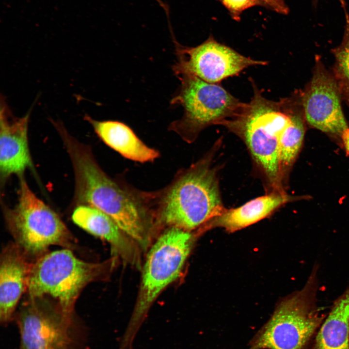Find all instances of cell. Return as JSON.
<instances>
[{
	"mask_svg": "<svg viewBox=\"0 0 349 349\" xmlns=\"http://www.w3.org/2000/svg\"><path fill=\"white\" fill-rule=\"evenodd\" d=\"M85 119L99 138L126 159L141 163L154 161L160 153L146 145L125 124L117 121H97L89 115Z\"/></svg>",
	"mask_w": 349,
	"mask_h": 349,
	"instance_id": "15",
	"label": "cell"
},
{
	"mask_svg": "<svg viewBox=\"0 0 349 349\" xmlns=\"http://www.w3.org/2000/svg\"><path fill=\"white\" fill-rule=\"evenodd\" d=\"M341 4L345 16V30L341 43L333 50L335 58L333 75L341 98L349 107V13L343 0Z\"/></svg>",
	"mask_w": 349,
	"mask_h": 349,
	"instance_id": "19",
	"label": "cell"
},
{
	"mask_svg": "<svg viewBox=\"0 0 349 349\" xmlns=\"http://www.w3.org/2000/svg\"><path fill=\"white\" fill-rule=\"evenodd\" d=\"M341 138L343 142L346 152L349 156V128L346 129L341 135Z\"/></svg>",
	"mask_w": 349,
	"mask_h": 349,
	"instance_id": "22",
	"label": "cell"
},
{
	"mask_svg": "<svg viewBox=\"0 0 349 349\" xmlns=\"http://www.w3.org/2000/svg\"><path fill=\"white\" fill-rule=\"evenodd\" d=\"M8 228L18 244L33 261L51 245L74 249L76 240L58 215L38 198L20 175L16 205L4 206Z\"/></svg>",
	"mask_w": 349,
	"mask_h": 349,
	"instance_id": "6",
	"label": "cell"
},
{
	"mask_svg": "<svg viewBox=\"0 0 349 349\" xmlns=\"http://www.w3.org/2000/svg\"><path fill=\"white\" fill-rule=\"evenodd\" d=\"M254 95L235 116L219 125L239 137L264 178L267 193H285L280 172V136L291 120L290 97L275 101L265 97L251 79Z\"/></svg>",
	"mask_w": 349,
	"mask_h": 349,
	"instance_id": "4",
	"label": "cell"
},
{
	"mask_svg": "<svg viewBox=\"0 0 349 349\" xmlns=\"http://www.w3.org/2000/svg\"><path fill=\"white\" fill-rule=\"evenodd\" d=\"M264 6L278 14L286 15L289 9L284 0H257Z\"/></svg>",
	"mask_w": 349,
	"mask_h": 349,
	"instance_id": "21",
	"label": "cell"
},
{
	"mask_svg": "<svg viewBox=\"0 0 349 349\" xmlns=\"http://www.w3.org/2000/svg\"><path fill=\"white\" fill-rule=\"evenodd\" d=\"M177 77L180 85L171 104L182 106L183 114L168 129L188 143L194 142L208 127L235 116L244 104L218 83H208L191 75Z\"/></svg>",
	"mask_w": 349,
	"mask_h": 349,
	"instance_id": "8",
	"label": "cell"
},
{
	"mask_svg": "<svg viewBox=\"0 0 349 349\" xmlns=\"http://www.w3.org/2000/svg\"><path fill=\"white\" fill-rule=\"evenodd\" d=\"M193 242L190 232L168 227L150 249L131 316L120 337L119 349H133V343L154 301L179 276Z\"/></svg>",
	"mask_w": 349,
	"mask_h": 349,
	"instance_id": "5",
	"label": "cell"
},
{
	"mask_svg": "<svg viewBox=\"0 0 349 349\" xmlns=\"http://www.w3.org/2000/svg\"><path fill=\"white\" fill-rule=\"evenodd\" d=\"M319 0H312V4L315 7L317 6Z\"/></svg>",
	"mask_w": 349,
	"mask_h": 349,
	"instance_id": "23",
	"label": "cell"
},
{
	"mask_svg": "<svg viewBox=\"0 0 349 349\" xmlns=\"http://www.w3.org/2000/svg\"><path fill=\"white\" fill-rule=\"evenodd\" d=\"M116 257L91 263L78 258L69 249L47 252L33 262L27 301L72 321L82 290L91 282L106 279Z\"/></svg>",
	"mask_w": 349,
	"mask_h": 349,
	"instance_id": "3",
	"label": "cell"
},
{
	"mask_svg": "<svg viewBox=\"0 0 349 349\" xmlns=\"http://www.w3.org/2000/svg\"><path fill=\"white\" fill-rule=\"evenodd\" d=\"M31 111L23 116H15L5 98H0V172L5 179L32 166L28 144V125Z\"/></svg>",
	"mask_w": 349,
	"mask_h": 349,
	"instance_id": "12",
	"label": "cell"
},
{
	"mask_svg": "<svg viewBox=\"0 0 349 349\" xmlns=\"http://www.w3.org/2000/svg\"><path fill=\"white\" fill-rule=\"evenodd\" d=\"M219 140L204 156L177 172L164 188L155 191L159 226L191 232L205 226L225 209L219 187L218 169L213 160Z\"/></svg>",
	"mask_w": 349,
	"mask_h": 349,
	"instance_id": "2",
	"label": "cell"
},
{
	"mask_svg": "<svg viewBox=\"0 0 349 349\" xmlns=\"http://www.w3.org/2000/svg\"><path fill=\"white\" fill-rule=\"evenodd\" d=\"M292 199L286 193H267L237 208H225L206 225L222 227L228 232L236 231L267 217Z\"/></svg>",
	"mask_w": 349,
	"mask_h": 349,
	"instance_id": "16",
	"label": "cell"
},
{
	"mask_svg": "<svg viewBox=\"0 0 349 349\" xmlns=\"http://www.w3.org/2000/svg\"><path fill=\"white\" fill-rule=\"evenodd\" d=\"M318 268L314 267L303 287L284 299L250 349H303L321 325L317 304Z\"/></svg>",
	"mask_w": 349,
	"mask_h": 349,
	"instance_id": "7",
	"label": "cell"
},
{
	"mask_svg": "<svg viewBox=\"0 0 349 349\" xmlns=\"http://www.w3.org/2000/svg\"><path fill=\"white\" fill-rule=\"evenodd\" d=\"M220 2L228 11L232 18L239 21L243 12L251 8L262 6L257 0H216Z\"/></svg>",
	"mask_w": 349,
	"mask_h": 349,
	"instance_id": "20",
	"label": "cell"
},
{
	"mask_svg": "<svg viewBox=\"0 0 349 349\" xmlns=\"http://www.w3.org/2000/svg\"><path fill=\"white\" fill-rule=\"evenodd\" d=\"M316 349H349V288L334 301L322 322Z\"/></svg>",
	"mask_w": 349,
	"mask_h": 349,
	"instance_id": "17",
	"label": "cell"
},
{
	"mask_svg": "<svg viewBox=\"0 0 349 349\" xmlns=\"http://www.w3.org/2000/svg\"><path fill=\"white\" fill-rule=\"evenodd\" d=\"M33 261L15 242L2 250L0 262V320L3 324L11 320L20 299L27 291Z\"/></svg>",
	"mask_w": 349,
	"mask_h": 349,
	"instance_id": "13",
	"label": "cell"
},
{
	"mask_svg": "<svg viewBox=\"0 0 349 349\" xmlns=\"http://www.w3.org/2000/svg\"><path fill=\"white\" fill-rule=\"evenodd\" d=\"M71 218L80 228L108 242L113 252L125 262L141 268L142 249L107 214L93 206L80 205L74 209Z\"/></svg>",
	"mask_w": 349,
	"mask_h": 349,
	"instance_id": "14",
	"label": "cell"
},
{
	"mask_svg": "<svg viewBox=\"0 0 349 349\" xmlns=\"http://www.w3.org/2000/svg\"><path fill=\"white\" fill-rule=\"evenodd\" d=\"M171 31L176 58L172 69L176 77L191 75L208 83H219L250 66L268 63L266 61L254 60L239 53L219 43L211 35L197 46L182 45Z\"/></svg>",
	"mask_w": 349,
	"mask_h": 349,
	"instance_id": "9",
	"label": "cell"
},
{
	"mask_svg": "<svg viewBox=\"0 0 349 349\" xmlns=\"http://www.w3.org/2000/svg\"><path fill=\"white\" fill-rule=\"evenodd\" d=\"M74 172L78 202L107 214L146 251L159 226L154 191L141 190L124 180L111 177L92 156L79 159Z\"/></svg>",
	"mask_w": 349,
	"mask_h": 349,
	"instance_id": "1",
	"label": "cell"
},
{
	"mask_svg": "<svg viewBox=\"0 0 349 349\" xmlns=\"http://www.w3.org/2000/svg\"><path fill=\"white\" fill-rule=\"evenodd\" d=\"M22 349H68L71 321L28 301L17 315Z\"/></svg>",
	"mask_w": 349,
	"mask_h": 349,
	"instance_id": "11",
	"label": "cell"
},
{
	"mask_svg": "<svg viewBox=\"0 0 349 349\" xmlns=\"http://www.w3.org/2000/svg\"><path fill=\"white\" fill-rule=\"evenodd\" d=\"M300 94L304 118L310 126L339 136L348 128L337 83L318 58L311 81Z\"/></svg>",
	"mask_w": 349,
	"mask_h": 349,
	"instance_id": "10",
	"label": "cell"
},
{
	"mask_svg": "<svg viewBox=\"0 0 349 349\" xmlns=\"http://www.w3.org/2000/svg\"><path fill=\"white\" fill-rule=\"evenodd\" d=\"M293 96L291 120L279 140V160L280 175L283 180L295 161L301 147L305 133L304 118L301 98Z\"/></svg>",
	"mask_w": 349,
	"mask_h": 349,
	"instance_id": "18",
	"label": "cell"
}]
</instances>
